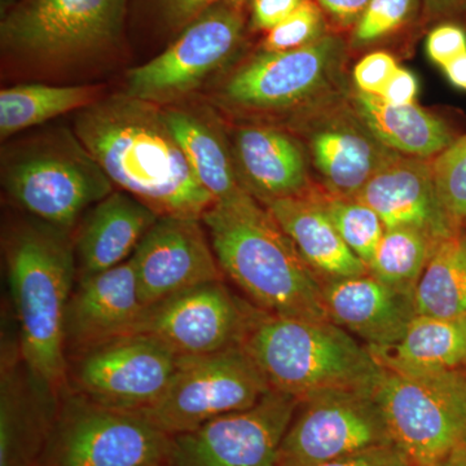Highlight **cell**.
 <instances>
[{"label": "cell", "mask_w": 466, "mask_h": 466, "mask_svg": "<svg viewBox=\"0 0 466 466\" xmlns=\"http://www.w3.org/2000/svg\"><path fill=\"white\" fill-rule=\"evenodd\" d=\"M440 244L420 229L386 228L368 272L391 289L415 296L420 279Z\"/></svg>", "instance_id": "cell-30"}, {"label": "cell", "mask_w": 466, "mask_h": 466, "mask_svg": "<svg viewBox=\"0 0 466 466\" xmlns=\"http://www.w3.org/2000/svg\"><path fill=\"white\" fill-rule=\"evenodd\" d=\"M144 306L131 258L76 279L67 305L66 350L72 354L133 332Z\"/></svg>", "instance_id": "cell-20"}, {"label": "cell", "mask_w": 466, "mask_h": 466, "mask_svg": "<svg viewBox=\"0 0 466 466\" xmlns=\"http://www.w3.org/2000/svg\"><path fill=\"white\" fill-rule=\"evenodd\" d=\"M165 466H170V465H165Z\"/></svg>", "instance_id": "cell-46"}, {"label": "cell", "mask_w": 466, "mask_h": 466, "mask_svg": "<svg viewBox=\"0 0 466 466\" xmlns=\"http://www.w3.org/2000/svg\"><path fill=\"white\" fill-rule=\"evenodd\" d=\"M400 67L397 58L389 52H370L361 57L354 66L352 86L361 94L380 97Z\"/></svg>", "instance_id": "cell-35"}, {"label": "cell", "mask_w": 466, "mask_h": 466, "mask_svg": "<svg viewBox=\"0 0 466 466\" xmlns=\"http://www.w3.org/2000/svg\"><path fill=\"white\" fill-rule=\"evenodd\" d=\"M180 357L144 334H125L73 354L67 386L94 403L140 413L157 403Z\"/></svg>", "instance_id": "cell-13"}, {"label": "cell", "mask_w": 466, "mask_h": 466, "mask_svg": "<svg viewBox=\"0 0 466 466\" xmlns=\"http://www.w3.org/2000/svg\"><path fill=\"white\" fill-rule=\"evenodd\" d=\"M461 25L464 26L466 29V17L464 18V20H462Z\"/></svg>", "instance_id": "cell-45"}, {"label": "cell", "mask_w": 466, "mask_h": 466, "mask_svg": "<svg viewBox=\"0 0 466 466\" xmlns=\"http://www.w3.org/2000/svg\"><path fill=\"white\" fill-rule=\"evenodd\" d=\"M161 25L179 34L207 9L222 0H148Z\"/></svg>", "instance_id": "cell-37"}, {"label": "cell", "mask_w": 466, "mask_h": 466, "mask_svg": "<svg viewBox=\"0 0 466 466\" xmlns=\"http://www.w3.org/2000/svg\"><path fill=\"white\" fill-rule=\"evenodd\" d=\"M157 214L124 191H113L86 213L75 238L76 279L122 265L133 257Z\"/></svg>", "instance_id": "cell-23"}, {"label": "cell", "mask_w": 466, "mask_h": 466, "mask_svg": "<svg viewBox=\"0 0 466 466\" xmlns=\"http://www.w3.org/2000/svg\"><path fill=\"white\" fill-rule=\"evenodd\" d=\"M278 466H413L412 462L404 455L403 451L395 444L375 447L343 456V458L329 460V461L317 462V464L296 465L280 464Z\"/></svg>", "instance_id": "cell-38"}, {"label": "cell", "mask_w": 466, "mask_h": 466, "mask_svg": "<svg viewBox=\"0 0 466 466\" xmlns=\"http://www.w3.org/2000/svg\"><path fill=\"white\" fill-rule=\"evenodd\" d=\"M433 159L397 156L354 198L381 218L386 228L410 227L441 242L461 231L438 193Z\"/></svg>", "instance_id": "cell-19"}, {"label": "cell", "mask_w": 466, "mask_h": 466, "mask_svg": "<svg viewBox=\"0 0 466 466\" xmlns=\"http://www.w3.org/2000/svg\"><path fill=\"white\" fill-rule=\"evenodd\" d=\"M466 17V0H422L424 26L444 23L461 24Z\"/></svg>", "instance_id": "cell-41"}, {"label": "cell", "mask_w": 466, "mask_h": 466, "mask_svg": "<svg viewBox=\"0 0 466 466\" xmlns=\"http://www.w3.org/2000/svg\"><path fill=\"white\" fill-rule=\"evenodd\" d=\"M317 191L305 198L272 201L266 208L320 283L368 274L366 263L352 253L319 204Z\"/></svg>", "instance_id": "cell-25"}, {"label": "cell", "mask_w": 466, "mask_h": 466, "mask_svg": "<svg viewBox=\"0 0 466 466\" xmlns=\"http://www.w3.org/2000/svg\"><path fill=\"white\" fill-rule=\"evenodd\" d=\"M388 444L394 441L375 388L337 389L299 401L279 462L317 464Z\"/></svg>", "instance_id": "cell-14"}, {"label": "cell", "mask_w": 466, "mask_h": 466, "mask_svg": "<svg viewBox=\"0 0 466 466\" xmlns=\"http://www.w3.org/2000/svg\"><path fill=\"white\" fill-rule=\"evenodd\" d=\"M162 109L193 173L214 200H229L244 192L236 171L231 134L222 116L210 106L179 103Z\"/></svg>", "instance_id": "cell-24"}, {"label": "cell", "mask_w": 466, "mask_h": 466, "mask_svg": "<svg viewBox=\"0 0 466 466\" xmlns=\"http://www.w3.org/2000/svg\"><path fill=\"white\" fill-rule=\"evenodd\" d=\"M348 36L332 32L299 50H259L238 64L216 92V103L241 121L283 124L352 85Z\"/></svg>", "instance_id": "cell-5"}, {"label": "cell", "mask_w": 466, "mask_h": 466, "mask_svg": "<svg viewBox=\"0 0 466 466\" xmlns=\"http://www.w3.org/2000/svg\"><path fill=\"white\" fill-rule=\"evenodd\" d=\"M229 134L242 188L263 207L283 198H305L319 188L305 147L284 126L241 121Z\"/></svg>", "instance_id": "cell-18"}, {"label": "cell", "mask_w": 466, "mask_h": 466, "mask_svg": "<svg viewBox=\"0 0 466 466\" xmlns=\"http://www.w3.org/2000/svg\"><path fill=\"white\" fill-rule=\"evenodd\" d=\"M315 198L352 253L370 266L386 231L379 214L357 198H336L320 188Z\"/></svg>", "instance_id": "cell-31"}, {"label": "cell", "mask_w": 466, "mask_h": 466, "mask_svg": "<svg viewBox=\"0 0 466 466\" xmlns=\"http://www.w3.org/2000/svg\"><path fill=\"white\" fill-rule=\"evenodd\" d=\"M324 12L314 2L306 0L283 23L266 33L260 50L283 52L299 50L318 42L327 34L332 33Z\"/></svg>", "instance_id": "cell-33"}, {"label": "cell", "mask_w": 466, "mask_h": 466, "mask_svg": "<svg viewBox=\"0 0 466 466\" xmlns=\"http://www.w3.org/2000/svg\"><path fill=\"white\" fill-rule=\"evenodd\" d=\"M417 94L419 82L416 76L410 70L400 66L380 97L390 106H403L416 104Z\"/></svg>", "instance_id": "cell-42"}, {"label": "cell", "mask_w": 466, "mask_h": 466, "mask_svg": "<svg viewBox=\"0 0 466 466\" xmlns=\"http://www.w3.org/2000/svg\"><path fill=\"white\" fill-rule=\"evenodd\" d=\"M248 2L222 0L207 9L177 34L167 50L128 70L124 92L159 106L187 99L244 47L249 27Z\"/></svg>", "instance_id": "cell-10"}, {"label": "cell", "mask_w": 466, "mask_h": 466, "mask_svg": "<svg viewBox=\"0 0 466 466\" xmlns=\"http://www.w3.org/2000/svg\"><path fill=\"white\" fill-rule=\"evenodd\" d=\"M305 2L306 0H249V29L251 32L268 33Z\"/></svg>", "instance_id": "cell-39"}, {"label": "cell", "mask_w": 466, "mask_h": 466, "mask_svg": "<svg viewBox=\"0 0 466 466\" xmlns=\"http://www.w3.org/2000/svg\"><path fill=\"white\" fill-rule=\"evenodd\" d=\"M351 88L352 85L278 124L299 137L319 188L343 198H354L400 156L364 124L350 100Z\"/></svg>", "instance_id": "cell-12"}, {"label": "cell", "mask_w": 466, "mask_h": 466, "mask_svg": "<svg viewBox=\"0 0 466 466\" xmlns=\"http://www.w3.org/2000/svg\"><path fill=\"white\" fill-rule=\"evenodd\" d=\"M422 0H370L363 16L349 33L350 52L370 50L421 20Z\"/></svg>", "instance_id": "cell-32"}, {"label": "cell", "mask_w": 466, "mask_h": 466, "mask_svg": "<svg viewBox=\"0 0 466 466\" xmlns=\"http://www.w3.org/2000/svg\"><path fill=\"white\" fill-rule=\"evenodd\" d=\"M435 184L444 208L466 228V134L431 161Z\"/></svg>", "instance_id": "cell-34"}, {"label": "cell", "mask_w": 466, "mask_h": 466, "mask_svg": "<svg viewBox=\"0 0 466 466\" xmlns=\"http://www.w3.org/2000/svg\"><path fill=\"white\" fill-rule=\"evenodd\" d=\"M5 259L21 360L38 385L60 400L69 372L66 323L76 283L75 240L70 232L27 220L7 233Z\"/></svg>", "instance_id": "cell-2"}, {"label": "cell", "mask_w": 466, "mask_h": 466, "mask_svg": "<svg viewBox=\"0 0 466 466\" xmlns=\"http://www.w3.org/2000/svg\"><path fill=\"white\" fill-rule=\"evenodd\" d=\"M144 309L223 280L207 228L196 218L159 217L131 257Z\"/></svg>", "instance_id": "cell-17"}, {"label": "cell", "mask_w": 466, "mask_h": 466, "mask_svg": "<svg viewBox=\"0 0 466 466\" xmlns=\"http://www.w3.org/2000/svg\"><path fill=\"white\" fill-rule=\"evenodd\" d=\"M99 85L23 84L0 92L3 142L70 112H79L103 97Z\"/></svg>", "instance_id": "cell-28"}, {"label": "cell", "mask_w": 466, "mask_h": 466, "mask_svg": "<svg viewBox=\"0 0 466 466\" xmlns=\"http://www.w3.org/2000/svg\"><path fill=\"white\" fill-rule=\"evenodd\" d=\"M297 406L296 398L271 390L248 410L174 435L170 466H278Z\"/></svg>", "instance_id": "cell-15"}, {"label": "cell", "mask_w": 466, "mask_h": 466, "mask_svg": "<svg viewBox=\"0 0 466 466\" xmlns=\"http://www.w3.org/2000/svg\"><path fill=\"white\" fill-rule=\"evenodd\" d=\"M433 466H466V440L453 447L446 456H443Z\"/></svg>", "instance_id": "cell-44"}, {"label": "cell", "mask_w": 466, "mask_h": 466, "mask_svg": "<svg viewBox=\"0 0 466 466\" xmlns=\"http://www.w3.org/2000/svg\"><path fill=\"white\" fill-rule=\"evenodd\" d=\"M370 352L386 370L407 375L464 368L466 312L451 318L416 315L397 345Z\"/></svg>", "instance_id": "cell-27"}, {"label": "cell", "mask_w": 466, "mask_h": 466, "mask_svg": "<svg viewBox=\"0 0 466 466\" xmlns=\"http://www.w3.org/2000/svg\"><path fill=\"white\" fill-rule=\"evenodd\" d=\"M128 0H21L0 24L3 55L38 72H69L119 50Z\"/></svg>", "instance_id": "cell-7"}, {"label": "cell", "mask_w": 466, "mask_h": 466, "mask_svg": "<svg viewBox=\"0 0 466 466\" xmlns=\"http://www.w3.org/2000/svg\"><path fill=\"white\" fill-rule=\"evenodd\" d=\"M272 390L297 400L337 389H373L381 364L330 320L269 314L254 306L240 342Z\"/></svg>", "instance_id": "cell-4"}, {"label": "cell", "mask_w": 466, "mask_h": 466, "mask_svg": "<svg viewBox=\"0 0 466 466\" xmlns=\"http://www.w3.org/2000/svg\"><path fill=\"white\" fill-rule=\"evenodd\" d=\"M417 315L451 318L466 312V228L441 241L420 279Z\"/></svg>", "instance_id": "cell-29"}, {"label": "cell", "mask_w": 466, "mask_h": 466, "mask_svg": "<svg viewBox=\"0 0 466 466\" xmlns=\"http://www.w3.org/2000/svg\"><path fill=\"white\" fill-rule=\"evenodd\" d=\"M271 390L249 352L235 345L201 357H180L167 391L139 415L174 437L248 410Z\"/></svg>", "instance_id": "cell-11"}, {"label": "cell", "mask_w": 466, "mask_h": 466, "mask_svg": "<svg viewBox=\"0 0 466 466\" xmlns=\"http://www.w3.org/2000/svg\"><path fill=\"white\" fill-rule=\"evenodd\" d=\"M171 444L139 413L100 406L67 386L38 466H165Z\"/></svg>", "instance_id": "cell-8"}, {"label": "cell", "mask_w": 466, "mask_h": 466, "mask_svg": "<svg viewBox=\"0 0 466 466\" xmlns=\"http://www.w3.org/2000/svg\"><path fill=\"white\" fill-rule=\"evenodd\" d=\"M451 85L459 90L466 92V52L461 56L451 61L446 66L441 67Z\"/></svg>", "instance_id": "cell-43"}, {"label": "cell", "mask_w": 466, "mask_h": 466, "mask_svg": "<svg viewBox=\"0 0 466 466\" xmlns=\"http://www.w3.org/2000/svg\"><path fill=\"white\" fill-rule=\"evenodd\" d=\"M2 186L30 216L72 232L97 202L115 191L108 175L75 130L52 127L2 150Z\"/></svg>", "instance_id": "cell-6"}, {"label": "cell", "mask_w": 466, "mask_h": 466, "mask_svg": "<svg viewBox=\"0 0 466 466\" xmlns=\"http://www.w3.org/2000/svg\"><path fill=\"white\" fill-rule=\"evenodd\" d=\"M223 275L256 308L281 317L329 320L321 283L278 220L247 191L201 218Z\"/></svg>", "instance_id": "cell-3"}, {"label": "cell", "mask_w": 466, "mask_h": 466, "mask_svg": "<svg viewBox=\"0 0 466 466\" xmlns=\"http://www.w3.org/2000/svg\"><path fill=\"white\" fill-rule=\"evenodd\" d=\"M58 401L33 379L20 351L8 346L3 350L0 466H38L54 428Z\"/></svg>", "instance_id": "cell-22"}, {"label": "cell", "mask_w": 466, "mask_h": 466, "mask_svg": "<svg viewBox=\"0 0 466 466\" xmlns=\"http://www.w3.org/2000/svg\"><path fill=\"white\" fill-rule=\"evenodd\" d=\"M428 56L443 67L466 52V29L461 24L444 23L434 26L426 38Z\"/></svg>", "instance_id": "cell-36"}, {"label": "cell", "mask_w": 466, "mask_h": 466, "mask_svg": "<svg viewBox=\"0 0 466 466\" xmlns=\"http://www.w3.org/2000/svg\"><path fill=\"white\" fill-rule=\"evenodd\" d=\"M328 319L370 350L397 345L415 319V296L366 275L321 281Z\"/></svg>", "instance_id": "cell-21"}, {"label": "cell", "mask_w": 466, "mask_h": 466, "mask_svg": "<svg viewBox=\"0 0 466 466\" xmlns=\"http://www.w3.org/2000/svg\"><path fill=\"white\" fill-rule=\"evenodd\" d=\"M73 130L113 186L158 217L201 219L216 202L198 182L164 109L126 92L76 112Z\"/></svg>", "instance_id": "cell-1"}, {"label": "cell", "mask_w": 466, "mask_h": 466, "mask_svg": "<svg viewBox=\"0 0 466 466\" xmlns=\"http://www.w3.org/2000/svg\"><path fill=\"white\" fill-rule=\"evenodd\" d=\"M350 100L377 139L406 157L434 159L460 137L446 118L417 104L390 106L352 86Z\"/></svg>", "instance_id": "cell-26"}, {"label": "cell", "mask_w": 466, "mask_h": 466, "mask_svg": "<svg viewBox=\"0 0 466 466\" xmlns=\"http://www.w3.org/2000/svg\"><path fill=\"white\" fill-rule=\"evenodd\" d=\"M324 12L333 32H351L363 16L370 0H314Z\"/></svg>", "instance_id": "cell-40"}, {"label": "cell", "mask_w": 466, "mask_h": 466, "mask_svg": "<svg viewBox=\"0 0 466 466\" xmlns=\"http://www.w3.org/2000/svg\"><path fill=\"white\" fill-rule=\"evenodd\" d=\"M253 309L222 280L213 281L144 309L130 334L148 336L177 357H201L240 345Z\"/></svg>", "instance_id": "cell-16"}, {"label": "cell", "mask_w": 466, "mask_h": 466, "mask_svg": "<svg viewBox=\"0 0 466 466\" xmlns=\"http://www.w3.org/2000/svg\"><path fill=\"white\" fill-rule=\"evenodd\" d=\"M375 395L413 466H433L466 440V367L424 375L383 368Z\"/></svg>", "instance_id": "cell-9"}]
</instances>
